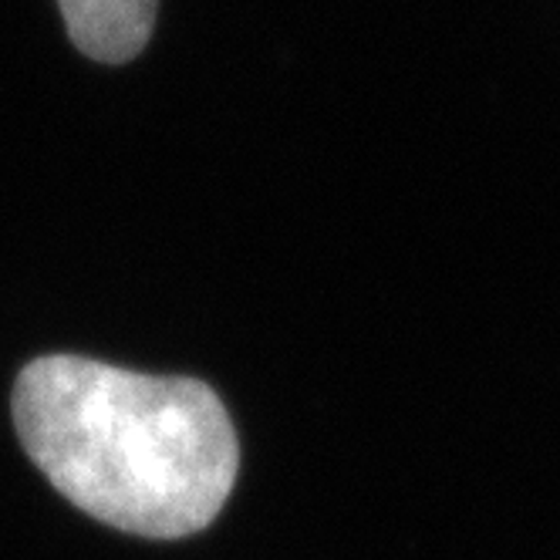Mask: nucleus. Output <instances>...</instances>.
I'll return each mask as SVG.
<instances>
[{
  "mask_svg": "<svg viewBox=\"0 0 560 560\" xmlns=\"http://www.w3.org/2000/svg\"><path fill=\"white\" fill-rule=\"evenodd\" d=\"M11 406L34 466L115 530L189 537L213 524L236 483L233 422L196 378L48 354L18 375Z\"/></svg>",
  "mask_w": 560,
  "mask_h": 560,
  "instance_id": "nucleus-1",
  "label": "nucleus"
},
{
  "mask_svg": "<svg viewBox=\"0 0 560 560\" xmlns=\"http://www.w3.org/2000/svg\"><path fill=\"white\" fill-rule=\"evenodd\" d=\"M74 48L105 61H132L152 34L159 0H58Z\"/></svg>",
  "mask_w": 560,
  "mask_h": 560,
  "instance_id": "nucleus-2",
  "label": "nucleus"
}]
</instances>
